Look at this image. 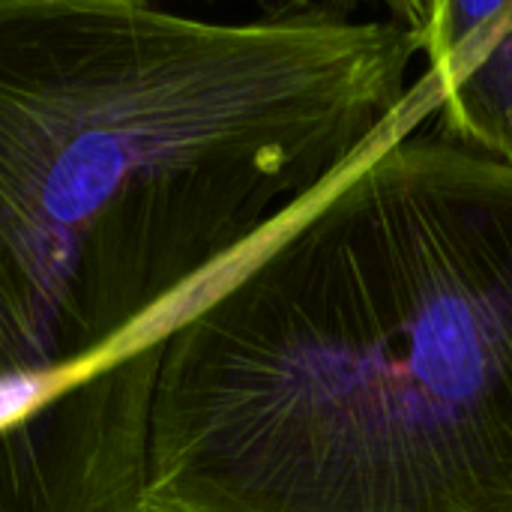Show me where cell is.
<instances>
[{
    "label": "cell",
    "mask_w": 512,
    "mask_h": 512,
    "mask_svg": "<svg viewBox=\"0 0 512 512\" xmlns=\"http://www.w3.org/2000/svg\"><path fill=\"white\" fill-rule=\"evenodd\" d=\"M438 102L408 93L168 333L147 512H512V165L411 138Z\"/></svg>",
    "instance_id": "1"
},
{
    "label": "cell",
    "mask_w": 512,
    "mask_h": 512,
    "mask_svg": "<svg viewBox=\"0 0 512 512\" xmlns=\"http://www.w3.org/2000/svg\"><path fill=\"white\" fill-rule=\"evenodd\" d=\"M420 48L318 9L0 0V381L168 312L405 114Z\"/></svg>",
    "instance_id": "2"
},
{
    "label": "cell",
    "mask_w": 512,
    "mask_h": 512,
    "mask_svg": "<svg viewBox=\"0 0 512 512\" xmlns=\"http://www.w3.org/2000/svg\"><path fill=\"white\" fill-rule=\"evenodd\" d=\"M165 339L147 324L54 369L45 396L0 423V512H147Z\"/></svg>",
    "instance_id": "3"
},
{
    "label": "cell",
    "mask_w": 512,
    "mask_h": 512,
    "mask_svg": "<svg viewBox=\"0 0 512 512\" xmlns=\"http://www.w3.org/2000/svg\"><path fill=\"white\" fill-rule=\"evenodd\" d=\"M438 93L459 144L512 165V24Z\"/></svg>",
    "instance_id": "4"
},
{
    "label": "cell",
    "mask_w": 512,
    "mask_h": 512,
    "mask_svg": "<svg viewBox=\"0 0 512 512\" xmlns=\"http://www.w3.org/2000/svg\"><path fill=\"white\" fill-rule=\"evenodd\" d=\"M512 24V0H429L423 51L429 54L435 87L462 75Z\"/></svg>",
    "instance_id": "5"
},
{
    "label": "cell",
    "mask_w": 512,
    "mask_h": 512,
    "mask_svg": "<svg viewBox=\"0 0 512 512\" xmlns=\"http://www.w3.org/2000/svg\"><path fill=\"white\" fill-rule=\"evenodd\" d=\"M381 3H387L405 21V27H414L417 33H423L426 18H429V0H381Z\"/></svg>",
    "instance_id": "6"
}]
</instances>
